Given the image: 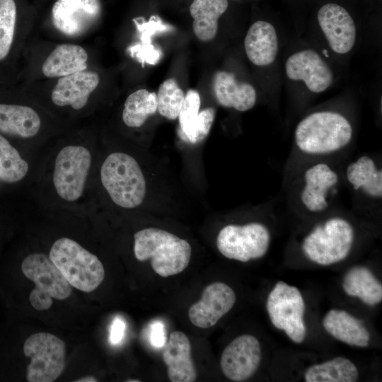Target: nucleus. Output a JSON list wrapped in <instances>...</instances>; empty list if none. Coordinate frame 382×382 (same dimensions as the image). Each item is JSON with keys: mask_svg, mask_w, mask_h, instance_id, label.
<instances>
[{"mask_svg": "<svg viewBox=\"0 0 382 382\" xmlns=\"http://www.w3.org/2000/svg\"><path fill=\"white\" fill-rule=\"evenodd\" d=\"M17 20L14 0H0V63L8 59L13 46Z\"/></svg>", "mask_w": 382, "mask_h": 382, "instance_id": "nucleus-27", "label": "nucleus"}, {"mask_svg": "<svg viewBox=\"0 0 382 382\" xmlns=\"http://www.w3.org/2000/svg\"><path fill=\"white\" fill-rule=\"evenodd\" d=\"M41 126L37 112L30 107L0 103V132L21 138L35 136Z\"/></svg>", "mask_w": 382, "mask_h": 382, "instance_id": "nucleus-21", "label": "nucleus"}, {"mask_svg": "<svg viewBox=\"0 0 382 382\" xmlns=\"http://www.w3.org/2000/svg\"><path fill=\"white\" fill-rule=\"evenodd\" d=\"M125 323L121 318L117 316L114 318L111 324L109 337L112 345H117L122 341L125 335Z\"/></svg>", "mask_w": 382, "mask_h": 382, "instance_id": "nucleus-31", "label": "nucleus"}, {"mask_svg": "<svg viewBox=\"0 0 382 382\" xmlns=\"http://www.w3.org/2000/svg\"><path fill=\"white\" fill-rule=\"evenodd\" d=\"M104 188L117 205L127 209L140 205L146 195V180L137 161L122 152L110 154L100 169Z\"/></svg>", "mask_w": 382, "mask_h": 382, "instance_id": "nucleus-3", "label": "nucleus"}, {"mask_svg": "<svg viewBox=\"0 0 382 382\" xmlns=\"http://www.w3.org/2000/svg\"><path fill=\"white\" fill-rule=\"evenodd\" d=\"M353 129L343 115L334 111L315 112L297 125L294 141L308 156H325L345 149L352 141Z\"/></svg>", "mask_w": 382, "mask_h": 382, "instance_id": "nucleus-1", "label": "nucleus"}, {"mask_svg": "<svg viewBox=\"0 0 382 382\" xmlns=\"http://www.w3.org/2000/svg\"><path fill=\"white\" fill-rule=\"evenodd\" d=\"M21 270L25 277L35 284L29 296L35 309L47 310L52 305V299L64 300L71 295L70 284L46 255H28L22 262Z\"/></svg>", "mask_w": 382, "mask_h": 382, "instance_id": "nucleus-5", "label": "nucleus"}, {"mask_svg": "<svg viewBox=\"0 0 382 382\" xmlns=\"http://www.w3.org/2000/svg\"><path fill=\"white\" fill-rule=\"evenodd\" d=\"M369 345V342L367 341H365L364 340H359L357 344L355 345V346H357V347H366Z\"/></svg>", "mask_w": 382, "mask_h": 382, "instance_id": "nucleus-33", "label": "nucleus"}, {"mask_svg": "<svg viewBox=\"0 0 382 382\" xmlns=\"http://www.w3.org/2000/svg\"><path fill=\"white\" fill-rule=\"evenodd\" d=\"M261 360V349L256 337L242 335L235 338L224 349L221 369L233 381L249 378L257 369Z\"/></svg>", "mask_w": 382, "mask_h": 382, "instance_id": "nucleus-11", "label": "nucleus"}, {"mask_svg": "<svg viewBox=\"0 0 382 382\" xmlns=\"http://www.w3.org/2000/svg\"><path fill=\"white\" fill-rule=\"evenodd\" d=\"M339 180L337 172L328 163L318 162L308 166L303 173L299 192L303 207L311 213L327 209Z\"/></svg>", "mask_w": 382, "mask_h": 382, "instance_id": "nucleus-10", "label": "nucleus"}, {"mask_svg": "<svg viewBox=\"0 0 382 382\" xmlns=\"http://www.w3.org/2000/svg\"><path fill=\"white\" fill-rule=\"evenodd\" d=\"M149 340L151 345L156 348L163 347L167 342L166 328L163 322L154 321L150 325Z\"/></svg>", "mask_w": 382, "mask_h": 382, "instance_id": "nucleus-30", "label": "nucleus"}, {"mask_svg": "<svg viewBox=\"0 0 382 382\" xmlns=\"http://www.w3.org/2000/svg\"><path fill=\"white\" fill-rule=\"evenodd\" d=\"M213 91L220 105L238 111L249 110L256 102L255 88L250 83L238 82L233 73L216 72L213 79Z\"/></svg>", "mask_w": 382, "mask_h": 382, "instance_id": "nucleus-18", "label": "nucleus"}, {"mask_svg": "<svg viewBox=\"0 0 382 382\" xmlns=\"http://www.w3.org/2000/svg\"><path fill=\"white\" fill-rule=\"evenodd\" d=\"M28 171V163L17 149L0 134V180L13 183L22 180Z\"/></svg>", "mask_w": 382, "mask_h": 382, "instance_id": "nucleus-25", "label": "nucleus"}, {"mask_svg": "<svg viewBox=\"0 0 382 382\" xmlns=\"http://www.w3.org/2000/svg\"><path fill=\"white\" fill-rule=\"evenodd\" d=\"M185 99V93L174 79L164 81L156 94L157 110L168 120L178 118Z\"/></svg>", "mask_w": 382, "mask_h": 382, "instance_id": "nucleus-26", "label": "nucleus"}, {"mask_svg": "<svg viewBox=\"0 0 382 382\" xmlns=\"http://www.w3.org/2000/svg\"><path fill=\"white\" fill-rule=\"evenodd\" d=\"M91 163L90 151L82 146H66L58 153L53 183L58 195L68 202L79 199L83 192Z\"/></svg>", "mask_w": 382, "mask_h": 382, "instance_id": "nucleus-9", "label": "nucleus"}, {"mask_svg": "<svg viewBox=\"0 0 382 382\" xmlns=\"http://www.w3.org/2000/svg\"><path fill=\"white\" fill-rule=\"evenodd\" d=\"M233 290L224 282H214L207 286L200 300L188 309L190 322L199 328H209L226 314L236 302Z\"/></svg>", "mask_w": 382, "mask_h": 382, "instance_id": "nucleus-12", "label": "nucleus"}, {"mask_svg": "<svg viewBox=\"0 0 382 382\" xmlns=\"http://www.w3.org/2000/svg\"><path fill=\"white\" fill-rule=\"evenodd\" d=\"M286 76L303 81L313 93L325 91L332 83L333 74L328 64L313 50H303L291 54L285 64Z\"/></svg>", "mask_w": 382, "mask_h": 382, "instance_id": "nucleus-15", "label": "nucleus"}, {"mask_svg": "<svg viewBox=\"0 0 382 382\" xmlns=\"http://www.w3.org/2000/svg\"><path fill=\"white\" fill-rule=\"evenodd\" d=\"M244 47L248 59L259 66L272 64L278 52V38L274 27L267 21H255L248 30Z\"/></svg>", "mask_w": 382, "mask_h": 382, "instance_id": "nucleus-19", "label": "nucleus"}, {"mask_svg": "<svg viewBox=\"0 0 382 382\" xmlns=\"http://www.w3.org/2000/svg\"><path fill=\"white\" fill-rule=\"evenodd\" d=\"M228 0H194L190 7L194 19L193 31L204 42L213 40L218 31V20L226 11Z\"/></svg>", "mask_w": 382, "mask_h": 382, "instance_id": "nucleus-23", "label": "nucleus"}, {"mask_svg": "<svg viewBox=\"0 0 382 382\" xmlns=\"http://www.w3.org/2000/svg\"><path fill=\"white\" fill-rule=\"evenodd\" d=\"M270 234L259 222L245 225L229 224L222 228L216 238V247L226 257L246 262L263 257L267 251Z\"/></svg>", "mask_w": 382, "mask_h": 382, "instance_id": "nucleus-8", "label": "nucleus"}, {"mask_svg": "<svg viewBox=\"0 0 382 382\" xmlns=\"http://www.w3.org/2000/svg\"><path fill=\"white\" fill-rule=\"evenodd\" d=\"M76 382H96L98 381L96 378L92 376H86L80 378L79 380L75 381Z\"/></svg>", "mask_w": 382, "mask_h": 382, "instance_id": "nucleus-32", "label": "nucleus"}, {"mask_svg": "<svg viewBox=\"0 0 382 382\" xmlns=\"http://www.w3.org/2000/svg\"><path fill=\"white\" fill-rule=\"evenodd\" d=\"M201 100L199 94L195 90H189L178 117L180 125V137L190 142L193 136L197 117L199 112Z\"/></svg>", "mask_w": 382, "mask_h": 382, "instance_id": "nucleus-28", "label": "nucleus"}, {"mask_svg": "<svg viewBox=\"0 0 382 382\" xmlns=\"http://www.w3.org/2000/svg\"><path fill=\"white\" fill-rule=\"evenodd\" d=\"M127 381H128V382H139V380H128Z\"/></svg>", "mask_w": 382, "mask_h": 382, "instance_id": "nucleus-34", "label": "nucleus"}, {"mask_svg": "<svg viewBox=\"0 0 382 382\" xmlns=\"http://www.w3.org/2000/svg\"><path fill=\"white\" fill-rule=\"evenodd\" d=\"M99 0H57L52 9L54 26L68 36L86 31L99 17Z\"/></svg>", "mask_w": 382, "mask_h": 382, "instance_id": "nucleus-14", "label": "nucleus"}, {"mask_svg": "<svg viewBox=\"0 0 382 382\" xmlns=\"http://www.w3.org/2000/svg\"><path fill=\"white\" fill-rule=\"evenodd\" d=\"M88 59V53L83 47L70 43L60 44L46 58L42 71L47 78H61L86 70Z\"/></svg>", "mask_w": 382, "mask_h": 382, "instance_id": "nucleus-20", "label": "nucleus"}, {"mask_svg": "<svg viewBox=\"0 0 382 382\" xmlns=\"http://www.w3.org/2000/svg\"><path fill=\"white\" fill-rule=\"evenodd\" d=\"M215 117V109L207 108L199 112L191 144L202 141L209 134Z\"/></svg>", "mask_w": 382, "mask_h": 382, "instance_id": "nucleus-29", "label": "nucleus"}, {"mask_svg": "<svg viewBox=\"0 0 382 382\" xmlns=\"http://www.w3.org/2000/svg\"><path fill=\"white\" fill-rule=\"evenodd\" d=\"M353 241L352 225L343 218L333 216L314 228L304 238L302 249L312 261L322 259L331 265L340 262V254L348 255Z\"/></svg>", "mask_w": 382, "mask_h": 382, "instance_id": "nucleus-7", "label": "nucleus"}, {"mask_svg": "<svg viewBox=\"0 0 382 382\" xmlns=\"http://www.w3.org/2000/svg\"><path fill=\"white\" fill-rule=\"evenodd\" d=\"M162 357L171 382H193L197 379V371L191 358V344L184 332H171L163 346Z\"/></svg>", "mask_w": 382, "mask_h": 382, "instance_id": "nucleus-17", "label": "nucleus"}, {"mask_svg": "<svg viewBox=\"0 0 382 382\" xmlns=\"http://www.w3.org/2000/svg\"><path fill=\"white\" fill-rule=\"evenodd\" d=\"M134 253L141 262L150 260L153 270L163 277L182 272L188 266L192 253L190 243L161 228L150 227L134 235Z\"/></svg>", "mask_w": 382, "mask_h": 382, "instance_id": "nucleus-2", "label": "nucleus"}, {"mask_svg": "<svg viewBox=\"0 0 382 382\" xmlns=\"http://www.w3.org/2000/svg\"><path fill=\"white\" fill-rule=\"evenodd\" d=\"M23 352L30 359L26 373L28 382H53L64 369L65 344L53 334L30 335L24 342Z\"/></svg>", "mask_w": 382, "mask_h": 382, "instance_id": "nucleus-6", "label": "nucleus"}, {"mask_svg": "<svg viewBox=\"0 0 382 382\" xmlns=\"http://www.w3.org/2000/svg\"><path fill=\"white\" fill-rule=\"evenodd\" d=\"M319 25L330 48L337 54H346L354 47L357 29L349 12L342 6L328 3L317 13Z\"/></svg>", "mask_w": 382, "mask_h": 382, "instance_id": "nucleus-13", "label": "nucleus"}, {"mask_svg": "<svg viewBox=\"0 0 382 382\" xmlns=\"http://www.w3.org/2000/svg\"><path fill=\"white\" fill-rule=\"evenodd\" d=\"M100 82L98 73L84 70L59 78L51 93L52 102L58 106L83 108Z\"/></svg>", "mask_w": 382, "mask_h": 382, "instance_id": "nucleus-16", "label": "nucleus"}, {"mask_svg": "<svg viewBox=\"0 0 382 382\" xmlns=\"http://www.w3.org/2000/svg\"><path fill=\"white\" fill-rule=\"evenodd\" d=\"M346 178L356 191L374 199L382 197V170L369 156H361L346 168Z\"/></svg>", "mask_w": 382, "mask_h": 382, "instance_id": "nucleus-22", "label": "nucleus"}, {"mask_svg": "<svg viewBox=\"0 0 382 382\" xmlns=\"http://www.w3.org/2000/svg\"><path fill=\"white\" fill-rule=\"evenodd\" d=\"M156 111V93L144 88L139 89L127 98L122 115V120L129 127H139Z\"/></svg>", "mask_w": 382, "mask_h": 382, "instance_id": "nucleus-24", "label": "nucleus"}, {"mask_svg": "<svg viewBox=\"0 0 382 382\" xmlns=\"http://www.w3.org/2000/svg\"><path fill=\"white\" fill-rule=\"evenodd\" d=\"M49 257L70 285L80 291H93L104 279V267L97 256L71 238L57 240Z\"/></svg>", "mask_w": 382, "mask_h": 382, "instance_id": "nucleus-4", "label": "nucleus"}]
</instances>
